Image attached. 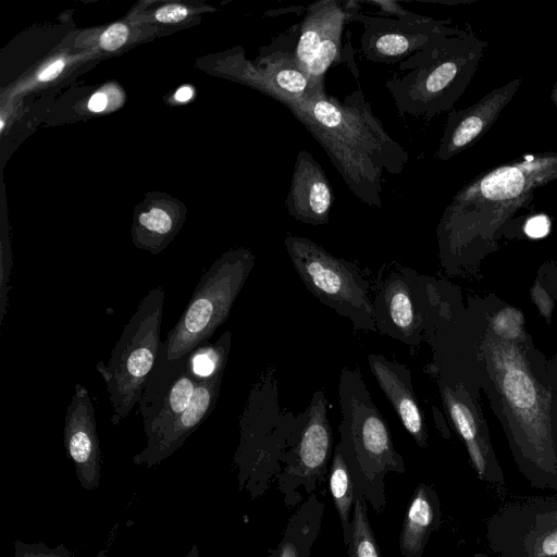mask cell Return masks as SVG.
Here are the masks:
<instances>
[{
  "label": "cell",
  "instance_id": "obj_1",
  "mask_svg": "<svg viewBox=\"0 0 557 557\" xmlns=\"http://www.w3.org/2000/svg\"><path fill=\"white\" fill-rule=\"evenodd\" d=\"M481 333L490 393L520 472L535 488L557 491V398L536 371L540 356L520 341Z\"/></svg>",
  "mask_w": 557,
  "mask_h": 557
},
{
  "label": "cell",
  "instance_id": "obj_2",
  "mask_svg": "<svg viewBox=\"0 0 557 557\" xmlns=\"http://www.w3.org/2000/svg\"><path fill=\"white\" fill-rule=\"evenodd\" d=\"M277 101L321 145L349 190L366 205L382 207L383 175L400 174L409 156L384 129L361 87L344 100L329 96L321 84L304 98Z\"/></svg>",
  "mask_w": 557,
  "mask_h": 557
},
{
  "label": "cell",
  "instance_id": "obj_3",
  "mask_svg": "<svg viewBox=\"0 0 557 557\" xmlns=\"http://www.w3.org/2000/svg\"><path fill=\"white\" fill-rule=\"evenodd\" d=\"M557 181V150L528 153L493 166L453 197L436 228L438 255L449 271L494 250L504 227L534 194Z\"/></svg>",
  "mask_w": 557,
  "mask_h": 557
},
{
  "label": "cell",
  "instance_id": "obj_4",
  "mask_svg": "<svg viewBox=\"0 0 557 557\" xmlns=\"http://www.w3.org/2000/svg\"><path fill=\"white\" fill-rule=\"evenodd\" d=\"M470 27H447L399 62L386 82L397 114L431 120L454 109L472 81L487 49Z\"/></svg>",
  "mask_w": 557,
  "mask_h": 557
},
{
  "label": "cell",
  "instance_id": "obj_5",
  "mask_svg": "<svg viewBox=\"0 0 557 557\" xmlns=\"http://www.w3.org/2000/svg\"><path fill=\"white\" fill-rule=\"evenodd\" d=\"M341 441L355 483L361 495L370 497V487L376 495L383 490V478L388 472H405L403 456L396 450L389 428L372 400L358 367H344L338 381Z\"/></svg>",
  "mask_w": 557,
  "mask_h": 557
},
{
  "label": "cell",
  "instance_id": "obj_6",
  "mask_svg": "<svg viewBox=\"0 0 557 557\" xmlns=\"http://www.w3.org/2000/svg\"><path fill=\"white\" fill-rule=\"evenodd\" d=\"M296 417L281 406L276 370L268 364L252 384L239 418V442L233 458L239 490L251 497L261 494L270 474L280 469Z\"/></svg>",
  "mask_w": 557,
  "mask_h": 557
},
{
  "label": "cell",
  "instance_id": "obj_7",
  "mask_svg": "<svg viewBox=\"0 0 557 557\" xmlns=\"http://www.w3.org/2000/svg\"><path fill=\"white\" fill-rule=\"evenodd\" d=\"M164 301L162 286L150 289L124 325L108 362L101 360L96 364L108 391L113 425L121 423L138 404L157 363Z\"/></svg>",
  "mask_w": 557,
  "mask_h": 557
},
{
  "label": "cell",
  "instance_id": "obj_8",
  "mask_svg": "<svg viewBox=\"0 0 557 557\" xmlns=\"http://www.w3.org/2000/svg\"><path fill=\"white\" fill-rule=\"evenodd\" d=\"M255 261L247 249L231 250L203 272L180 319L161 342L169 360L205 345L227 320Z\"/></svg>",
  "mask_w": 557,
  "mask_h": 557
},
{
  "label": "cell",
  "instance_id": "obj_9",
  "mask_svg": "<svg viewBox=\"0 0 557 557\" xmlns=\"http://www.w3.org/2000/svg\"><path fill=\"white\" fill-rule=\"evenodd\" d=\"M284 246L308 292L354 329L376 332L371 284L357 264L304 236L288 234Z\"/></svg>",
  "mask_w": 557,
  "mask_h": 557
},
{
  "label": "cell",
  "instance_id": "obj_10",
  "mask_svg": "<svg viewBox=\"0 0 557 557\" xmlns=\"http://www.w3.org/2000/svg\"><path fill=\"white\" fill-rule=\"evenodd\" d=\"M442 289V281L408 267H388L373 290L376 332L419 347L425 342Z\"/></svg>",
  "mask_w": 557,
  "mask_h": 557
},
{
  "label": "cell",
  "instance_id": "obj_11",
  "mask_svg": "<svg viewBox=\"0 0 557 557\" xmlns=\"http://www.w3.org/2000/svg\"><path fill=\"white\" fill-rule=\"evenodd\" d=\"M487 530L496 557H557V496L510 504Z\"/></svg>",
  "mask_w": 557,
  "mask_h": 557
},
{
  "label": "cell",
  "instance_id": "obj_12",
  "mask_svg": "<svg viewBox=\"0 0 557 557\" xmlns=\"http://www.w3.org/2000/svg\"><path fill=\"white\" fill-rule=\"evenodd\" d=\"M327 413L324 391H315L306 409L296 417L288 449L282 459L285 467L280 478L281 486L304 484L310 493L324 478L333 445Z\"/></svg>",
  "mask_w": 557,
  "mask_h": 557
},
{
  "label": "cell",
  "instance_id": "obj_13",
  "mask_svg": "<svg viewBox=\"0 0 557 557\" xmlns=\"http://www.w3.org/2000/svg\"><path fill=\"white\" fill-rule=\"evenodd\" d=\"M201 379L194 371L189 354L169 360L160 345L157 363L137 404L147 444L187 409Z\"/></svg>",
  "mask_w": 557,
  "mask_h": 557
},
{
  "label": "cell",
  "instance_id": "obj_14",
  "mask_svg": "<svg viewBox=\"0 0 557 557\" xmlns=\"http://www.w3.org/2000/svg\"><path fill=\"white\" fill-rule=\"evenodd\" d=\"M361 22V51L367 60L396 63L410 57L451 26L450 18L436 20L412 12L406 15L384 16L357 14Z\"/></svg>",
  "mask_w": 557,
  "mask_h": 557
},
{
  "label": "cell",
  "instance_id": "obj_15",
  "mask_svg": "<svg viewBox=\"0 0 557 557\" xmlns=\"http://www.w3.org/2000/svg\"><path fill=\"white\" fill-rule=\"evenodd\" d=\"M521 84V77L512 78L470 107L449 111L435 158L449 160L476 144L497 122Z\"/></svg>",
  "mask_w": 557,
  "mask_h": 557
},
{
  "label": "cell",
  "instance_id": "obj_16",
  "mask_svg": "<svg viewBox=\"0 0 557 557\" xmlns=\"http://www.w3.org/2000/svg\"><path fill=\"white\" fill-rule=\"evenodd\" d=\"M63 442L81 486L87 491L97 490L101 465L97 422L89 392L81 383L75 384L66 408Z\"/></svg>",
  "mask_w": 557,
  "mask_h": 557
},
{
  "label": "cell",
  "instance_id": "obj_17",
  "mask_svg": "<svg viewBox=\"0 0 557 557\" xmlns=\"http://www.w3.org/2000/svg\"><path fill=\"white\" fill-rule=\"evenodd\" d=\"M437 383L444 407L466 444L479 479L504 487V474L491 447L487 432L480 421L471 391L462 384L450 385L442 381Z\"/></svg>",
  "mask_w": 557,
  "mask_h": 557
},
{
  "label": "cell",
  "instance_id": "obj_18",
  "mask_svg": "<svg viewBox=\"0 0 557 557\" xmlns=\"http://www.w3.org/2000/svg\"><path fill=\"white\" fill-rule=\"evenodd\" d=\"M225 368L221 367L199 381L187 409L154 442L146 444L133 457L132 460L135 465L152 468L168 459L183 446L214 409Z\"/></svg>",
  "mask_w": 557,
  "mask_h": 557
},
{
  "label": "cell",
  "instance_id": "obj_19",
  "mask_svg": "<svg viewBox=\"0 0 557 557\" xmlns=\"http://www.w3.org/2000/svg\"><path fill=\"white\" fill-rule=\"evenodd\" d=\"M333 200L332 186L321 164L309 151L299 150L285 200L289 215L305 224L324 225Z\"/></svg>",
  "mask_w": 557,
  "mask_h": 557
},
{
  "label": "cell",
  "instance_id": "obj_20",
  "mask_svg": "<svg viewBox=\"0 0 557 557\" xmlns=\"http://www.w3.org/2000/svg\"><path fill=\"white\" fill-rule=\"evenodd\" d=\"M368 364L404 428L419 447L425 448L428 446L425 419L413 389L409 368L379 354L368 355Z\"/></svg>",
  "mask_w": 557,
  "mask_h": 557
},
{
  "label": "cell",
  "instance_id": "obj_21",
  "mask_svg": "<svg viewBox=\"0 0 557 557\" xmlns=\"http://www.w3.org/2000/svg\"><path fill=\"white\" fill-rule=\"evenodd\" d=\"M356 4L357 1L321 0L308 7L294 47L295 60L304 72L319 46L343 33L346 22L356 18L359 11Z\"/></svg>",
  "mask_w": 557,
  "mask_h": 557
},
{
  "label": "cell",
  "instance_id": "obj_22",
  "mask_svg": "<svg viewBox=\"0 0 557 557\" xmlns=\"http://www.w3.org/2000/svg\"><path fill=\"white\" fill-rule=\"evenodd\" d=\"M441 511L436 493L421 483L409 504L399 536V548L404 557H421Z\"/></svg>",
  "mask_w": 557,
  "mask_h": 557
},
{
  "label": "cell",
  "instance_id": "obj_23",
  "mask_svg": "<svg viewBox=\"0 0 557 557\" xmlns=\"http://www.w3.org/2000/svg\"><path fill=\"white\" fill-rule=\"evenodd\" d=\"M263 70L258 76V86L271 98L281 97L295 99L306 97L311 84L306 73L298 66L294 50L290 52L283 38L282 48L273 47L270 54L262 61Z\"/></svg>",
  "mask_w": 557,
  "mask_h": 557
},
{
  "label": "cell",
  "instance_id": "obj_24",
  "mask_svg": "<svg viewBox=\"0 0 557 557\" xmlns=\"http://www.w3.org/2000/svg\"><path fill=\"white\" fill-rule=\"evenodd\" d=\"M329 484L343 525L344 542L348 545L351 536L350 510L355 504V481L338 444L335 447L330 468Z\"/></svg>",
  "mask_w": 557,
  "mask_h": 557
},
{
  "label": "cell",
  "instance_id": "obj_25",
  "mask_svg": "<svg viewBox=\"0 0 557 557\" xmlns=\"http://www.w3.org/2000/svg\"><path fill=\"white\" fill-rule=\"evenodd\" d=\"M347 546L348 557H381L362 495L355 499L351 536Z\"/></svg>",
  "mask_w": 557,
  "mask_h": 557
},
{
  "label": "cell",
  "instance_id": "obj_26",
  "mask_svg": "<svg viewBox=\"0 0 557 557\" xmlns=\"http://www.w3.org/2000/svg\"><path fill=\"white\" fill-rule=\"evenodd\" d=\"M491 330L500 338L520 341L525 337L523 315L515 308H504L490 322Z\"/></svg>",
  "mask_w": 557,
  "mask_h": 557
},
{
  "label": "cell",
  "instance_id": "obj_27",
  "mask_svg": "<svg viewBox=\"0 0 557 557\" xmlns=\"http://www.w3.org/2000/svg\"><path fill=\"white\" fill-rule=\"evenodd\" d=\"M14 557H73V553L64 544L49 547L41 541L27 543L16 539L14 541Z\"/></svg>",
  "mask_w": 557,
  "mask_h": 557
},
{
  "label": "cell",
  "instance_id": "obj_28",
  "mask_svg": "<svg viewBox=\"0 0 557 557\" xmlns=\"http://www.w3.org/2000/svg\"><path fill=\"white\" fill-rule=\"evenodd\" d=\"M139 224L154 236H166L173 228L171 216L160 208H152L139 215Z\"/></svg>",
  "mask_w": 557,
  "mask_h": 557
},
{
  "label": "cell",
  "instance_id": "obj_29",
  "mask_svg": "<svg viewBox=\"0 0 557 557\" xmlns=\"http://www.w3.org/2000/svg\"><path fill=\"white\" fill-rule=\"evenodd\" d=\"M309 530H307L301 541L297 543L295 541L296 539L293 530L288 527L285 532L284 541L276 550V557H308L309 549H302L299 545L309 536Z\"/></svg>",
  "mask_w": 557,
  "mask_h": 557
},
{
  "label": "cell",
  "instance_id": "obj_30",
  "mask_svg": "<svg viewBox=\"0 0 557 557\" xmlns=\"http://www.w3.org/2000/svg\"><path fill=\"white\" fill-rule=\"evenodd\" d=\"M128 35V29L124 24H113L100 37V46L107 51H114L122 47Z\"/></svg>",
  "mask_w": 557,
  "mask_h": 557
},
{
  "label": "cell",
  "instance_id": "obj_31",
  "mask_svg": "<svg viewBox=\"0 0 557 557\" xmlns=\"http://www.w3.org/2000/svg\"><path fill=\"white\" fill-rule=\"evenodd\" d=\"M531 296L533 301L539 307L542 315L546 319H549L553 311V299L550 298L548 292L542 286V284L536 283L531 289Z\"/></svg>",
  "mask_w": 557,
  "mask_h": 557
},
{
  "label": "cell",
  "instance_id": "obj_32",
  "mask_svg": "<svg viewBox=\"0 0 557 557\" xmlns=\"http://www.w3.org/2000/svg\"><path fill=\"white\" fill-rule=\"evenodd\" d=\"M186 15V8L178 4L165 5L154 14L156 18L162 23H176L184 20Z\"/></svg>",
  "mask_w": 557,
  "mask_h": 557
},
{
  "label": "cell",
  "instance_id": "obj_33",
  "mask_svg": "<svg viewBox=\"0 0 557 557\" xmlns=\"http://www.w3.org/2000/svg\"><path fill=\"white\" fill-rule=\"evenodd\" d=\"M63 67L64 61L62 59L57 60L38 75V81L48 82L55 78L62 72Z\"/></svg>",
  "mask_w": 557,
  "mask_h": 557
},
{
  "label": "cell",
  "instance_id": "obj_34",
  "mask_svg": "<svg viewBox=\"0 0 557 557\" xmlns=\"http://www.w3.org/2000/svg\"><path fill=\"white\" fill-rule=\"evenodd\" d=\"M548 231V225L545 221L539 219L532 220L525 227V232L529 236L537 238L544 236Z\"/></svg>",
  "mask_w": 557,
  "mask_h": 557
},
{
  "label": "cell",
  "instance_id": "obj_35",
  "mask_svg": "<svg viewBox=\"0 0 557 557\" xmlns=\"http://www.w3.org/2000/svg\"><path fill=\"white\" fill-rule=\"evenodd\" d=\"M107 96L103 92H97L88 101V109L92 112H101L107 107Z\"/></svg>",
  "mask_w": 557,
  "mask_h": 557
},
{
  "label": "cell",
  "instance_id": "obj_36",
  "mask_svg": "<svg viewBox=\"0 0 557 557\" xmlns=\"http://www.w3.org/2000/svg\"><path fill=\"white\" fill-rule=\"evenodd\" d=\"M191 97L193 89L189 86L181 87L175 94V99L181 102L188 101Z\"/></svg>",
  "mask_w": 557,
  "mask_h": 557
},
{
  "label": "cell",
  "instance_id": "obj_37",
  "mask_svg": "<svg viewBox=\"0 0 557 557\" xmlns=\"http://www.w3.org/2000/svg\"><path fill=\"white\" fill-rule=\"evenodd\" d=\"M549 98H550L552 102L554 103V106L557 108V79L555 81V83L552 86Z\"/></svg>",
  "mask_w": 557,
  "mask_h": 557
},
{
  "label": "cell",
  "instance_id": "obj_38",
  "mask_svg": "<svg viewBox=\"0 0 557 557\" xmlns=\"http://www.w3.org/2000/svg\"><path fill=\"white\" fill-rule=\"evenodd\" d=\"M185 557H199L198 547L196 544H194Z\"/></svg>",
  "mask_w": 557,
  "mask_h": 557
},
{
  "label": "cell",
  "instance_id": "obj_39",
  "mask_svg": "<svg viewBox=\"0 0 557 557\" xmlns=\"http://www.w3.org/2000/svg\"><path fill=\"white\" fill-rule=\"evenodd\" d=\"M550 280H552V281H550V283H549V286H550L552 288H554L553 294H554V295H555V297L557 298V275H556V274L552 275Z\"/></svg>",
  "mask_w": 557,
  "mask_h": 557
},
{
  "label": "cell",
  "instance_id": "obj_40",
  "mask_svg": "<svg viewBox=\"0 0 557 557\" xmlns=\"http://www.w3.org/2000/svg\"><path fill=\"white\" fill-rule=\"evenodd\" d=\"M110 543H111V539H110V541H108V543H107L106 547H103L102 549H100V550L98 552L97 557H107V556H108V552H109Z\"/></svg>",
  "mask_w": 557,
  "mask_h": 557
},
{
  "label": "cell",
  "instance_id": "obj_41",
  "mask_svg": "<svg viewBox=\"0 0 557 557\" xmlns=\"http://www.w3.org/2000/svg\"><path fill=\"white\" fill-rule=\"evenodd\" d=\"M554 366L557 368V355H556V358L554 360Z\"/></svg>",
  "mask_w": 557,
  "mask_h": 557
},
{
  "label": "cell",
  "instance_id": "obj_42",
  "mask_svg": "<svg viewBox=\"0 0 557 557\" xmlns=\"http://www.w3.org/2000/svg\"><path fill=\"white\" fill-rule=\"evenodd\" d=\"M1 122V129L3 128V125H4V122L3 121H0Z\"/></svg>",
  "mask_w": 557,
  "mask_h": 557
}]
</instances>
